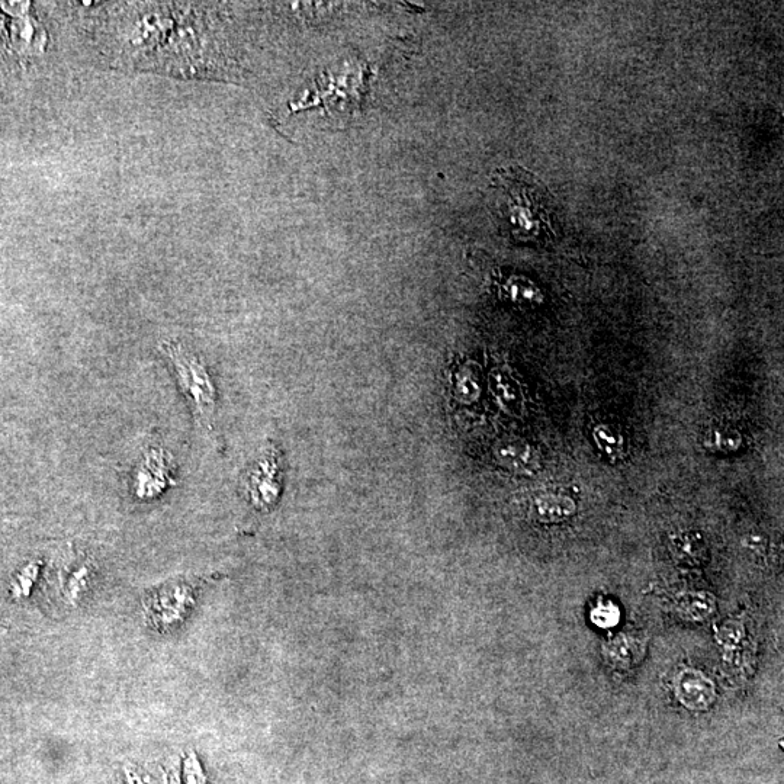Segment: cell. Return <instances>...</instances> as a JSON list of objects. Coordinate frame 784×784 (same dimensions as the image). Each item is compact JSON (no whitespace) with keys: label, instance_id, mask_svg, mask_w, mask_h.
<instances>
[{"label":"cell","instance_id":"obj_3","mask_svg":"<svg viewBox=\"0 0 784 784\" xmlns=\"http://www.w3.org/2000/svg\"><path fill=\"white\" fill-rule=\"evenodd\" d=\"M176 464L165 448H149L131 474V494L138 501H154L175 487Z\"/></svg>","mask_w":784,"mask_h":784},{"label":"cell","instance_id":"obj_11","mask_svg":"<svg viewBox=\"0 0 784 784\" xmlns=\"http://www.w3.org/2000/svg\"><path fill=\"white\" fill-rule=\"evenodd\" d=\"M185 779L186 784H205L204 774L194 754L185 763Z\"/></svg>","mask_w":784,"mask_h":784},{"label":"cell","instance_id":"obj_12","mask_svg":"<svg viewBox=\"0 0 784 784\" xmlns=\"http://www.w3.org/2000/svg\"><path fill=\"white\" fill-rule=\"evenodd\" d=\"M684 609L689 610L690 613H693L694 616H705V613H709L712 610V603L709 600H686L684 603Z\"/></svg>","mask_w":784,"mask_h":784},{"label":"cell","instance_id":"obj_2","mask_svg":"<svg viewBox=\"0 0 784 784\" xmlns=\"http://www.w3.org/2000/svg\"><path fill=\"white\" fill-rule=\"evenodd\" d=\"M162 352L172 365L179 390L191 404L192 410L202 423L210 424L217 407V388L207 363L176 340L163 342Z\"/></svg>","mask_w":784,"mask_h":784},{"label":"cell","instance_id":"obj_10","mask_svg":"<svg viewBox=\"0 0 784 784\" xmlns=\"http://www.w3.org/2000/svg\"><path fill=\"white\" fill-rule=\"evenodd\" d=\"M591 619H593V622L596 623L597 626H600V628H612V626H615L616 623L619 622L618 607H615L610 603L600 604V606H597L596 609H594Z\"/></svg>","mask_w":784,"mask_h":784},{"label":"cell","instance_id":"obj_7","mask_svg":"<svg viewBox=\"0 0 784 784\" xmlns=\"http://www.w3.org/2000/svg\"><path fill=\"white\" fill-rule=\"evenodd\" d=\"M535 514L542 522H559L573 516L575 512L574 501L561 494H543L536 498Z\"/></svg>","mask_w":784,"mask_h":784},{"label":"cell","instance_id":"obj_13","mask_svg":"<svg viewBox=\"0 0 784 784\" xmlns=\"http://www.w3.org/2000/svg\"><path fill=\"white\" fill-rule=\"evenodd\" d=\"M125 783L127 784H146L143 782L140 776L136 773V771L125 770Z\"/></svg>","mask_w":784,"mask_h":784},{"label":"cell","instance_id":"obj_4","mask_svg":"<svg viewBox=\"0 0 784 784\" xmlns=\"http://www.w3.org/2000/svg\"><path fill=\"white\" fill-rule=\"evenodd\" d=\"M276 472L278 468L272 456L262 459L253 469L247 483V494L257 509H269L278 500L279 483L276 480Z\"/></svg>","mask_w":784,"mask_h":784},{"label":"cell","instance_id":"obj_8","mask_svg":"<svg viewBox=\"0 0 784 784\" xmlns=\"http://www.w3.org/2000/svg\"><path fill=\"white\" fill-rule=\"evenodd\" d=\"M607 655L613 663L629 667L641 657V644L628 636H619L607 645Z\"/></svg>","mask_w":784,"mask_h":784},{"label":"cell","instance_id":"obj_5","mask_svg":"<svg viewBox=\"0 0 784 784\" xmlns=\"http://www.w3.org/2000/svg\"><path fill=\"white\" fill-rule=\"evenodd\" d=\"M677 694L690 709H705L713 700V686L702 674L687 671L680 677Z\"/></svg>","mask_w":784,"mask_h":784},{"label":"cell","instance_id":"obj_6","mask_svg":"<svg viewBox=\"0 0 784 784\" xmlns=\"http://www.w3.org/2000/svg\"><path fill=\"white\" fill-rule=\"evenodd\" d=\"M498 462L504 467L517 472H532L539 467L538 453L525 442L501 443L496 449Z\"/></svg>","mask_w":784,"mask_h":784},{"label":"cell","instance_id":"obj_1","mask_svg":"<svg viewBox=\"0 0 784 784\" xmlns=\"http://www.w3.org/2000/svg\"><path fill=\"white\" fill-rule=\"evenodd\" d=\"M490 188L494 212L513 239L528 242L551 230L555 201L538 176L519 166L501 167Z\"/></svg>","mask_w":784,"mask_h":784},{"label":"cell","instance_id":"obj_9","mask_svg":"<svg viewBox=\"0 0 784 784\" xmlns=\"http://www.w3.org/2000/svg\"><path fill=\"white\" fill-rule=\"evenodd\" d=\"M40 571V561H32L30 564L25 565L21 571H19L18 575H16L14 583H12V594H14L16 599L30 596L32 587H34V584L37 583V578L38 575H40Z\"/></svg>","mask_w":784,"mask_h":784}]
</instances>
